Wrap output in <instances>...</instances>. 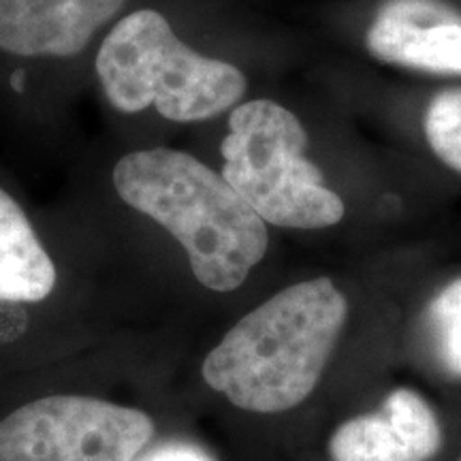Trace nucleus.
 <instances>
[{"label":"nucleus","instance_id":"nucleus-1","mask_svg":"<svg viewBox=\"0 0 461 461\" xmlns=\"http://www.w3.org/2000/svg\"><path fill=\"white\" fill-rule=\"evenodd\" d=\"M346 316L348 302L330 278L286 286L229 330L201 374L240 411H293L321 383Z\"/></svg>","mask_w":461,"mask_h":461},{"label":"nucleus","instance_id":"nucleus-2","mask_svg":"<svg viewBox=\"0 0 461 461\" xmlns=\"http://www.w3.org/2000/svg\"><path fill=\"white\" fill-rule=\"evenodd\" d=\"M113 186L126 205L180 241L194 278L210 291L240 288L267 252L261 216L222 173L180 149L126 154L113 169Z\"/></svg>","mask_w":461,"mask_h":461},{"label":"nucleus","instance_id":"nucleus-3","mask_svg":"<svg viewBox=\"0 0 461 461\" xmlns=\"http://www.w3.org/2000/svg\"><path fill=\"white\" fill-rule=\"evenodd\" d=\"M107 101L122 113L154 105L171 122H201L241 101L246 75L235 65L201 56L177 39L158 11L122 17L96 54Z\"/></svg>","mask_w":461,"mask_h":461},{"label":"nucleus","instance_id":"nucleus-4","mask_svg":"<svg viewBox=\"0 0 461 461\" xmlns=\"http://www.w3.org/2000/svg\"><path fill=\"white\" fill-rule=\"evenodd\" d=\"M308 132L299 118L269 99L230 112L221 143L222 177L261 216L285 229H327L342 221L344 201L305 157Z\"/></svg>","mask_w":461,"mask_h":461},{"label":"nucleus","instance_id":"nucleus-5","mask_svg":"<svg viewBox=\"0 0 461 461\" xmlns=\"http://www.w3.org/2000/svg\"><path fill=\"white\" fill-rule=\"evenodd\" d=\"M154 434L137 408L50 395L0 420V461H135Z\"/></svg>","mask_w":461,"mask_h":461},{"label":"nucleus","instance_id":"nucleus-6","mask_svg":"<svg viewBox=\"0 0 461 461\" xmlns=\"http://www.w3.org/2000/svg\"><path fill=\"white\" fill-rule=\"evenodd\" d=\"M366 43L374 58L389 65L461 75V15L440 0H387Z\"/></svg>","mask_w":461,"mask_h":461},{"label":"nucleus","instance_id":"nucleus-7","mask_svg":"<svg viewBox=\"0 0 461 461\" xmlns=\"http://www.w3.org/2000/svg\"><path fill=\"white\" fill-rule=\"evenodd\" d=\"M124 0H0V50L15 56L79 54Z\"/></svg>","mask_w":461,"mask_h":461},{"label":"nucleus","instance_id":"nucleus-8","mask_svg":"<svg viewBox=\"0 0 461 461\" xmlns=\"http://www.w3.org/2000/svg\"><path fill=\"white\" fill-rule=\"evenodd\" d=\"M54 286V261L24 210L0 188V302H43Z\"/></svg>","mask_w":461,"mask_h":461},{"label":"nucleus","instance_id":"nucleus-9","mask_svg":"<svg viewBox=\"0 0 461 461\" xmlns=\"http://www.w3.org/2000/svg\"><path fill=\"white\" fill-rule=\"evenodd\" d=\"M333 461H420L397 438L383 412L344 420L330 440Z\"/></svg>","mask_w":461,"mask_h":461},{"label":"nucleus","instance_id":"nucleus-10","mask_svg":"<svg viewBox=\"0 0 461 461\" xmlns=\"http://www.w3.org/2000/svg\"><path fill=\"white\" fill-rule=\"evenodd\" d=\"M384 419L393 428L397 438L417 455L420 461H428L442 447V425L434 408L423 395L414 389H393L384 397Z\"/></svg>","mask_w":461,"mask_h":461},{"label":"nucleus","instance_id":"nucleus-11","mask_svg":"<svg viewBox=\"0 0 461 461\" xmlns=\"http://www.w3.org/2000/svg\"><path fill=\"white\" fill-rule=\"evenodd\" d=\"M423 330L440 370L448 378L461 380V276L431 297Z\"/></svg>","mask_w":461,"mask_h":461},{"label":"nucleus","instance_id":"nucleus-12","mask_svg":"<svg viewBox=\"0 0 461 461\" xmlns=\"http://www.w3.org/2000/svg\"><path fill=\"white\" fill-rule=\"evenodd\" d=\"M423 129L436 157L461 173V88L445 90L429 101Z\"/></svg>","mask_w":461,"mask_h":461},{"label":"nucleus","instance_id":"nucleus-13","mask_svg":"<svg viewBox=\"0 0 461 461\" xmlns=\"http://www.w3.org/2000/svg\"><path fill=\"white\" fill-rule=\"evenodd\" d=\"M135 461H216L205 448L190 442H163L152 451L141 455Z\"/></svg>","mask_w":461,"mask_h":461},{"label":"nucleus","instance_id":"nucleus-14","mask_svg":"<svg viewBox=\"0 0 461 461\" xmlns=\"http://www.w3.org/2000/svg\"><path fill=\"white\" fill-rule=\"evenodd\" d=\"M459 461H461V457H459Z\"/></svg>","mask_w":461,"mask_h":461}]
</instances>
